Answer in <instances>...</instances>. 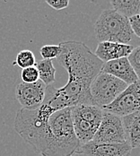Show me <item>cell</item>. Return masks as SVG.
Instances as JSON below:
<instances>
[{
    "label": "cell",
    "mask_w": 140,
    "mask_h": 156,
    "mask_svg": "<svg viewBox=\"0 0 140 156\" xmlns=\"http://www.w3.org/2000/svg\"><path fill=\"white\" fill-rule=\"evenodd\" d=\"M62 52L57 58L68 74L67 83L59 89L69 108L79 104L94 105L90 93L92 82L102 71L103 62L84 43L69 41L59 43Z\"/></svg>",
    "instance_id": "cell-1"
},
{
    "label": "cell",
    "mask_w": 140,
    "mask_h": 156,
    "mask_svg": "<svg viewBox=\"0 0 140 156\" xmlns=\"http://www.w3.org/2000/svg\"><path fill=\"white\" fill-rule=\"evenodd\" d=\"M80 142L72 122L71 108L54 112L48 119L44 135L36 152L41 156H73Z\"/></svg>",
    "instance_id": "cell-2"
},
{
    "label": "cell",
    "mask_w": 140,
    "mask_h": 156,
    "mask_svg": "<svg viewBox=\"0 0 140 156\" xmlns=\"http://www.w3.org/2000/svg\"><path fill=\"white\" fill-rule=\"evenodd\" d=\"M54 112L56 110L44 101L35 109L22 108L16 113L14 128L16 133L36 151L44 135L48 119Z\"/></svg>",
    "instance_id": "cell-3"
},
{
    "label": "cell",
    "mask_w": 140,
    "mask_h": 156,
    "mask_svg": "<svg viewBox=\"0 0 140 156\" xmlns=\"http://www.w3.org/2000/svg\"><path fill=\"white\" fill-rule=\"evenodd\" d=\"M94 33L100 42L110 41L127 44L134 38L128 17L114 9L102 12L95 22Z\"/></svg>",
    "instance_id": "cell-4"
},
{
    "label": "cell",
    "mask_w": 140,
    "mask_h": 156,
    "mask_svg": "<svg viewBox=\"0 0 140 156\" xmlns=\"http://www.w3.org/2000/svg\"><path fill=\"white\" fill-rule=\"evenodd\" d=\"M103 109L96 105L79 104L71 108V117L75 134L80 145L89 143L101 124Z\"/></svg>",
    "instance_id": "cell-5"
},
{
    "label": "cell",
    "mask_w": 140,
    "mask_h": 156,
    "mask_svg": "<svg viewBox=\"0 0 140 156\" xmlns=\"http://www.w3.org/2000/svg\"><path fill=\"white\" fill-rule=\"evenodd\" d=\"M127 87V84L121 80L101 72L94 78L90 87L93 104L103 109L110 104Z\"/></svg>",
    "instance_id": "cell-6"
},
{
    "label": "cell",
    "mask_w": 140,
    "mask_h": 156,
    "mask_svg": "<svg viewBox=\"0 0 140 156\" xmlns=\"http://www.w3.org/2000/svg\"><path fill=\"white\" fill-rule=\"evenodd\" d=\"M91 142L93 144L127 143L122 118L111 112L103 110L101 124Z\"/></svg>",
    "instance_id": "cell-7"
},
{
    "label": "cell",
    "mask_w": 140,
    "mask_h": 156,
    "mask_svg": "<svg viewBox=\"0 0 140 156\" xmlns=\"http://www.w3.org/2000/svg\"><path fill=\"white\" fill-rule=\"evenodd\" d=\"M102 109L121 118L140 111V80L127 85L110 104Z\"/></svg>",
    "instance_id": "cell-8"
},
{
    "label": "cell",
    "mask_w": 140,
    "mask_h": 156,
    "mask_svg": "<svg viewBox=\"0 0 140 156\" xmlns=\"http://www.w3.org/2000/svg\"><path fill=\"white\" fill-rule=\"evenodd\" d=\"M46 87L41 80L31 83L21 82L16 85V100L23 109H37L42 104L45 99Z\"/></svg>",
    "instance_id": "cell-9"
},
{
    "label": "cell",
    "mask_w": 140,
    "mask_h": 156,
    "mask_svg": "<svg viewBox=\"0 0 140 156\" xmlns=\"http://www.w3.org/2000/svg\"><path fill=\"white\" fill-rule=\"evenodd\" d=\"M132 148L125 144H93L92 142L81 144L77 154L84 156H130Z\"/></svg>",
    "instance_id": "cell-10"
},
{
    "label": "cell",
    "mask_w": 140,
    "mask_h": 156,
    "mask_svg": "<svg viewBox=\"0 0 140 156\" xmlns=\"http://www.w3.org/2000/svg\"><path fill=\"white\" fill-rule=\"evenodd\" d=\"M102 73L109 74L121 80L127 85L138 81L134 69L132 68L127 58H122L103 63Z\"/></svg>",
    "instance_id": "cell-11"
},
{
    "label": "cell",
    "mask_w": 140,
    "mask_h": 156,
    "mask_svg": "<svg viewBox=\"0 0 140 156\" xmlns=\"http://www.w3.org/2000/svg\"><path fill=\"white\" fill-rule=\"evenodd\" d=\"M133 49L134 47L128 44L102 41L98 44L94 54L100 60L105 63L122 58H127Z\"/></svg>",
    "instance_id": "cell-12"
},
{
    "label": "cell",
    "mask_w": 140,
    "mask_h": 156,
    "mask_svg": "<svg viewBox=\"0 0 140 156\" xmlns=\"http://www.w3.org/2000/svg\"><path fill=\"white\" fill-rule=\"evenodd\" d=\"M127 143L132 149L140 147V111L122 117Z\"/></svg>",
    "instance_id": "cell-13"
},
{
    "label": "cell",
    "mask_w": 140,
    "mask_h": 156,
    "mask_svg": "<svg viewBox=\"0 0 140 156\" xmlns=\"http://www.w3.org/2000/svg\"><path fill=\"white\" fill-rule=\"evenodd\" d=\"M35 67L39 73V79L46 85H52L56 80V68L52 60L50 59H42L35 64Z\"/></svg>",
    "instance_id": "cell-14"
},
{
    "label": "cell",
    "mask_w": 140,
    "mask_h": 156,
    "mask_svg": "<svg viewBox=\"0 0 140 156\" xmlns=\"http://www.w3.org/2000/svg\"><path fill=\"white\" fill-rule=\"evenodd\" d=\"M110 4L112 9L128 18L139 15L140 0H110Z\"/></svg>",
    "instance_id": "cell-15"
},
{
    "label": "cell",
    "mask_w": 140,
    "mask_h": 156,
    "mask_svg": "<svg viewBox=\"0 0 140 156\" xmlns=\"http://www.w3.org/2000/svg\"><path fill=\"white\" fill-rule=\"evenodd\" d=\"M35 64H36L35 56L33 52L29 49L21 50L16 56V61L13 63V65L18 66L22 69L30 67V66H34Z\"/></svg>",
    "instance_id": "cell-16"
},
{
    "label": "cell",
    "mask_w": 140,
    "mask_h": 156,
    "mask_svg": "<svg viewBox=\"0 0 140 156\" xmlns=\"http://www.w3.org/2000/svg\"><path fill=\"white\" fill-rule=\"evenodd\" d=\"M62 52V48L59 45H44L41 48L40 54L42 59H54L58 58Z\"/></svg>",
    "instance_id": "cell-17"
},
{
    "label": "cell",
    "mask_w": 140,
    "mask_h": 156,
    "mask_svg": "<svg viewBox=\"0 0 140 156\" xmlns=\"http://www.w3.org/2000/svg\"><path fill=\"white\" fill-rule=\"evenodd\" d=\"M21 79L23 83H35L38 80H40L39 79V73H38V70L35 67V66L22 69Z\"/></svg>",
    "instance_id": "cell-18"
},
{
    "label": "cell",
    "mask_w": 140,
    "mask_h": 156,
    "mask_svg": "<svg viewBox=\"0 0 140 156\" xmlns=\"http://www.w3.org/2000/svg\"><path fill=\"white\" fill-rule=\"evenodd\" d=\"M127 59L132 68L134 69L138 80H140V46L134 48L130 55L127 57Z\"/></svg>",
    "instance_id": "cell-19"
},
{
    "label": "cell",
    "mask_w": 140,
    "mask_h": 156,
    "mask_svg": "<svg viewBox=\"0 0 140 156\" xmlns=\"http://www.w3.org/2000/svg\"><path fill=\"white\" fill-rule=\"evenodd\" d=\"M45 2L57 11L66 9L69 5V0H45Z\"/></svg>",
    "instance_id": "cell-20"
},
{
    "label": "cell",
    "mask_w": 140,
    "mask_h": 156,
    "mask_svg": "<svg viewBox=\"0 0 140 156\" xmlns=\"http://www.w3.org/2000/svg\"><path fill=\"white\" fill-rule=\"evenodd\" d=\"M131 29L134 32V35L138 36L140 39V15L131 16L128 18Z\"/></svg>",
    "instance_id": "cell-21"
},
{
    "label": "cell",
    "mask_w": 140,
    "mask_h": 156,
    "mask_svg": "<svg viewBox=\"0 0 140 156\" xmlns=\"http://www.w3.org/2000/svg\"><path fill=\"white\" fill-rule=\"evenodd\" d=\"M139 15H140V11H139Z\"/></svg>",
    "instance_id": "cell-22"
}]
</instances>
